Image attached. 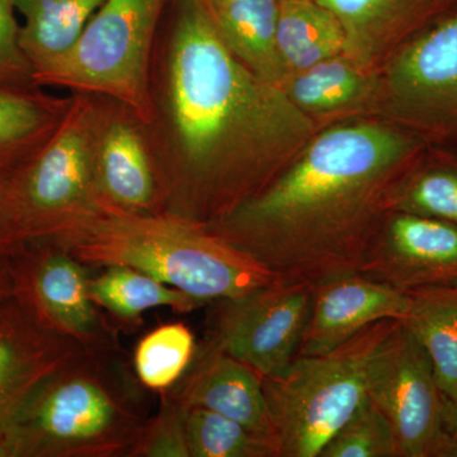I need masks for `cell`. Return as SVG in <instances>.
<instances>
[{
  "instance_id": "obj_1",
  "label": "cell",
  "mask_w": 457,
  "mask_h": 457,
  "mask_svg": "<svg viewBox=\"0 0 457 457\" xmlns=\"http://www.w3.org/2000/svg\"><path fill=\"white\" fill-rule=\"evenodd\" d=\"M150 71L163 212L209 224L272 182L320 129L228 51L204 0H174Z\"/></svg>"
},
{
  "instance_id": "obj_2",
  "label": "cell",
  "mask_w": 457,
  "mask_h": 457,
  "mask_svg": "<svg viewBox=\"0 0 457 457\" xmlns=\"http://www.w3.org/2000/svg\"><path fill=\"white\" fill-rule=\"evenodd\" d=\"M428 146L376 117L329 123L266 188L204 228L288 284L360 273Z\"/></svg>"
},
{
  "instance_id": "obj_3",
  "label": "cell",
  "mask_w": 457,
  "mask_h": 457,
  "mask_svg": "<svg viewBox=\"0 0 457 457\" xmlns=\"http://www.w3.org/2000/svg\"><path fill=\"white\" fill-rule=\"evenodd\" d=\"M87 267H129L209 305L254 293L279 279L204 225L168 212L134 213L99 203L64 236L45 242Z\"/></svg>"
},
{
  "instance_id": "obj_4",
  "label": "cell",
  "mask_w": 457,
  "mask_h": 457,
  "mask_svg": "<svg viewBox=\"0 0 457 457\" xmlns=\"http://www.w3.org/2000/svg\"><path fill=\"white\" fill-rule=\"evenodd\" d=\"M101 361V351L84 350L51 376L18 418L0 457L129 456L145 420Z\"/></svg>"
},
{
  "instance_id": "obj_5",
  "label": "cell",
  "mask_w": 457,
  "mask_h": 457,
  "mask_svg": "<svg viewBox=\"0 0 457 457\" xmlns=\"http://www.w3.org/2000/svg\"><path fill=\"white\" fill-rule=\"evenodd\" d=\"M395 321H376L335 350L295 357L281 376L263 378L279 457H319L368 398L370 361Z\"/></svg>"
},
{
  "instance_id": "obj_6",
  "label": "cell",
  "mask_w": 457,
  "mask_h": 457,
  "mask_svg": "<svg viewBox=\"0 0 457 457\" xmlns=\"http://www.w3.org/2000/svg\"><path fill=\"white\" fill-rule=\"evenodd\" d=\"M170 0H106L73 47L36 71L38 86L104 96L150 119V71Z\"/></svg>"
},
{
  "instance_id": "obj_7",
  "label": "cell",
  "mask_w": 457,
  "mask_h": 457,
  "mask_svg": "<svg viewBox=\"0 0 457 457\" xmlns=\"http://www.w3.org/2000/svg\"><path fill=\"white\" fill-rule=\"evenodd\" d=\"M71 96L55 135L31 162L13 171L14 210L26 246L64 236L99 207L95 150L101 97Z\"/></svg>"
},
{
  "instance_id": "obj_8",
  "label": "cell",
  "mask_w": 457,
  "mask_h": 457,
  "mask_svg": "<svg viewBox=\"0 0 457 457\" xmlns=\"http://www.w3.org/2000/svg\"><path fill=\"white\" fill-rule=\"evenodd\" d=\"M376 73L369 117L457 147V11L403 45Z\"/></svg>"
},
{
  "instance_id": "obj_9",
  "label": "cell",
  "mask_w": 457,
  "mask_h": 457,
  "mask_svg": "<svg viewBox=\"0 0 457 457\" xmlns=\"http://www.w3.org/2000/svg\"><path fill=\"white\" fill-rule=\"evenodd\" d=\"M368 395L392 425L402 457H432L446 396L423 343L403 320L370 361Z\"/></svg>"
},
{
  "instance_id": "obj_10",
  "label": "cell",
  "mask_w": 457,
  "mask_h": 457,
  "mask_svg": "<svg viewBox=\"0 0 457 457\" xmlns=\"http://www.w3.org/2000/svg\"><path fill=\"white\" fill-rule=\"evenodd\" d=\"M312 286L273 282L233 300L213 302L207 339L263 378L293 363L309 314Z\"/></svg>"
},
{
  "instance_id": "obj_11",
  "label": "cell",
  "mask_w": 457,
  "mask_h": 457,
  "mask_svg": "<svg viewBox=\"0 0 457 457\" xmlns=\"http://www.w3.org/2000/svg\"><path fill=\"white\" fill-rule=\"evenodd\" d=\"M16 297L33 317L87 350L111 348L113 338L90 296L88 267L47 243L13 255Z\"/></svg>"
},
{
  "instance_id": "obj_12",
  "label": "cell",
  "mask_w": 457,
  "mask_h": 457,
  "mask_svg": "<svg viewBox=\"0 0 457 457\" xmlns=\"http://www.w3.org/2000/svg\"><path fill=\"white\" fill-rule=\"evenodd\" d=\"M99 97L95 150L99 203L128 212H163L161 180L145 125L125 104Z\"/></svg>"
},
{
  "instance_id": "obj_13",
  "label": "cell",
  "mask_w": 457,
  "mask_h": 457,
  "mask_svg": "<svg viewBox=\"0 0 457 457\" xmlns=\"http://www.w3.org/2000/svg\"><path fill=\"white\" fill-rule=\"evenodd\" d=\"M360 273L404 293L456 285L457 227L393 212Z\"/></svg>"
},
{
  "instance_id": "obj_14",
  "label": "cell",
  "mask_w": 457,
  "mask_h": 457,
  "mask_svg": "<svg viewBox=\"0 0 457 457\" xmlns=\"http://www.w3.org/2000/svg\"><path fill=\"white\" fill-rule=\"evenodd\" d=\"M80 343L42 326L14 297L0 314V449L51 376L80 352Z\"/></svg>"
},
{
  "instance_id": "obj_15",
  "label": "cell",
  "mask_w": 457,
  "mask_h": 457,
  "mask_svg": "<svg viewBox=\"0 0 457 457\" xmlns=\"http://www.w3.org/2000/svg\"><path fill=\"white\" fill-rule=\"evenodd\" d=\"M407 293L362 273L342 276L312 287L311 314L296 357L335 350L376 321L408 317Z\"/></svg>"
},
{
  "instance_id": "obj_16",
  "label": "cell",
  "mask_w": 457,
  "mask_h": 457,
  "mask_svg": "<svg viewBox=\"0 0 457 457\" xmlns=\"http://www.w3.org/2000/svg\"><path fill=\"white\" fill-rule=\"evenodd\" d=\"M338 18L345 55L368 71L457 11V0H317Z\"/></svg>"
},
{
  "instance_id": "obj_17",
  "label": "cell",
  "mask_w": 457,
  "mask_h": 457,
  "mask_svg": "<svg viewBox=\"0 0 457 457\" xmlns=\"http://www.w3.org/2000/svg\"><path fill=\"white\" fill-rule=\"evenodd\" d=\"M168 392L187 408L209 409L275 438L264 396L263 376L210 339L197 345L187 371Z\"/></svg>"
},
{
  "instance_id": "obj_18",
  "label": "cell",
  "mask_w": 457,
  "mask_h": 457,
  "mask_svg": "<svg viewBox=\"0 0 457 457\" xmlns=\"http://www.w3.org/2000/svg\"><path fill=\"white\" fill-rule=\"evenodd\" d=\"M282 88L295 106L323 128L341 120L369 117L378 73L365 71L339 54L290 75Z\"/></svg>"
},
{
  "instance_id": "obj_19",
  "label": "cell",
  "mask_w": 457,
  "mask_h": 457,
  "mask_svg": "<svg viewBox=\"0 0 457 457\" xmlns=\"http://www.w3.org/2000/svg\"><path fill=\"white\" fill-rule=\"evenodd\" d=\"M73 96L51 95L36 83H0V170L25 167L49 143Z\"/></svg>"
},
{
  "instance_id": "obj_20",
  "label": "cell",
  "mask_w": 457,
  "mask_h": 457,
  "mask_svg": "<svg viewBox=\"0 0 457 457\" xmlns=\"http://www.w3.org/2000/svg\"><path fill=\"white\" fill-rule=\"evenodd\" d=\"M207 11L225 46L243 65L262 79L284 86L290 73L278 50V0H233Z\"/></svg>"
},
{
  "instance_id": "obj_21",
  "label": "cell",
  "mask_w": 457,
  "mask_h": 457,
  "mask_svg": "<svg viewBox=\"0 0 457 457\" xmlns=\"http://www.w3.org/2000/svg\"><path fill=\"white\" fill-rule=\"evenodd\" d=\"M106 0H16L25 23L20 45L33 74L64 56Z\"/></svg>"
},
{
  "instance_id": "obj_22",
  "label": "cell",
  "mask_w": 457,
  "mask_h": 457,
  "mask_svg": "<svg viewBox=\"0 0 457 457\" xmlns=\"http://www.w3.org/2000/svg\"><path fill=\"white\" fill-rule=\"evenodd\" d=\"M278 2V50L290 75L345 53V31L333 12L317 0Z\"/></svg>"
},
{
  "instance_id": "obj_23",
  "label": "cell",
  "mask_w": 457,
  "mask_h": 457,
  "mask_svg": "<svg viewBox=\"0 0 457 457\" xmlns=\"http://www.w3.org/2000/svg\"><path fill=\"white\" fill-rule=\"evenodd\" d=\"M404 323L428 351L447 399L457 398V284L408 291Z\"/></svg>"
},
{
  "instance_id": "obj_24",
  "label": "cell",
  "mask_w": 457,
  "mask_h": 457,
  "mask_svg": "<svg viewBox=\"0 0 457 457\" xmlns=\"http://www.w3.org/2000/svg\"><path fill=\"white\" fill-rule=\"evenodd\" d=\"M104 270L98 278H90V296L98 308L106 309L117 318L134 320L155 308L191 312L206 306L196 297L140 270L119 266Z\"/></svg>"
},
{
  "instance_id": "obj_25",
  "label": "cell",
  "mask_w": 457,
  "mask_h": 457,
  "mask_svg": "<svg viewBox=\"0 0 457 457\" xmlns=\"http://www.w3.org/2000/svg\"><path fill=\"white\" fill-rule=\"evenodd\" d=\"M393 210L457 227V147L429 144L400 185Z\"/></svg>"
},
{
  "instance_id": "obj_26",
  "label": "cell",
  "mask_w": 457,
  "mask_h": 457,
  "mask_svg": "<svg viewBox=\"0 0 457 457\" xmlns=\"http://www.w3.org/2000/svg\"><path fill=\"white\" fill-rule=\"evenodd\" d=\"M189 457H279L275 438L204 408L186 418Z\"/></svg>"
},
{
  "instance_id": "obj_27",
  "label": "cell",
  "mask_w": 457,
  "mask_h": 457,
  "mask_svg": "<svg viewBox=\"0 0 457 457\" xmlns=\"http://www.w3.org/2000/svg\"><path fill=\"white\" fill-rule=\"evenodd\" d=\"M196 341L186 324H165L153 329L137 343L134 368L140 383L158 392L170 389L186 374Z\"/></svg>"
},
{
  "instance_id": "obj_28",
  "label": "cell",
  "mask_w": 457,
  "mask_h": 457,
  "mask_svg": "<svg viewBox=\"0 0 457 457\" xmlns=\"http://www.w3.org/2000/svg\"><path fill=\"white\" fill-rule=\"evenodd\" d=\"M319 457H402L395 433L371 399L359 408L324 445Z\"/></svg>"
},
{
  "instance_id": "obj_29",
  "label": "cell",
  "mask_w": 457,
  "mask_h": 457,
  "mask_svg": "<svg viewBox=\"0 0 457 457\" xmlns=\"http://www.w3.org/2000/svg\"><path fill=\"white\" fill-rule=\"evenodd\" d=\"M188 409L165 390L161 411L143 426L128 457H189L186 436Z\"/></svg>"
},
{
  "instance_id": "obj_30",
  "label": "cell",
  "mask_w": 457,
  "mask_h": 457,
  "mask_svg": "<svg viewBox=\"0 0 457 457\" xmlns=\"http://www.w3.org/2000/svg\"><path fill=\"white\" fill-rule=\"evenodd\" d=\"M16 0H0V80L4 83H35L33 68L20 45Z\"/></svg>"
},
{
  "instance_id": "obj_31",
  "label": "cell",
  "mask_w": 457,
  "mask_h": 457,
  "mask_svg": "<svg viewBox=\"0 0 457 457\" xmlns=\"http://www.w3.org/2000/svg\"><path fill=\"white\" fill-rule=\"evenodd\" d=\"M25 248L14 210L13 171L0 170V255L13 257Z\"/></svg>"
},
{
  "instance_id": "obj_32",
  "label": "cell",
  "mask_w": 457,
  "mask_h": 457,
  "mask_svg": "<svg viewBox=\"0 0 457 457\" xmlns=\"http://www.w3.org/2000/svg\"><path fill=\"white\" fill-rule=\"evenodd\" d=\"M432 457H457V398L445 400L440 435Z\"/></svg>"
},
{
  "instance_id": "obj_33",
  "label": "cell",
  "mask_w": 457,
  "mask_h": 457,
  "mask_svg": "<svg viewBox=\"0 0 457 457\" xmlns=\"http://www.w3.org/2000/svg\"><path fill=\"white\" fill-rule=\"evenodd\" d=\"M16 297L13 260L9 255H0V312Z\"/></svg>"
},
{
  "instance_id": "obj_34",
  "label": "cell",
  "mask_w": 457,
  "mask_h": 457,
  "mask_svg": "<svg viewBox=\"0 0 457 457\" xmlns=\"http://www.w3.org/2000/svg\"><path fill=\"white\" fill-rule=\"evenodd\" d=\"M228 2H233V0H204L209 9L221 7V5L228 4Z\"/></svg>"
},
{
  "instance_id": "obj_35",
  "label": "cell",
  "mask_w": 457,
  "mask_h": 457,
  "mask_svg": "<svg viewBox=\"0 0 457 457\" xmlns=\"http://www.w3.org/2000/svg\"><path fill=\"white\" fill-rule=\"evenodd\" d=\"M0 83H4V82H2V80H0Z\"/></svg>"
},
{
  "instance_id": "obj_36",
  "label": "cell",
  "mask_w": 457,
  "mask_h": 457,
  "mask_svg": "<svg viewBox=\"0 0 457 457\" xmlns=\"http://www.w3.org/2000/svg\"><path fill=\"white\" fill-rule=\"evenodd\" d=\"M0 314H2V312H0Z\"/></svg>"
}]
</instances>
